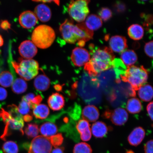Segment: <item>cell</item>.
<instances>
[{
    "instance_id": "6da1fadb",
    "label": "cell",
    "mask_w": 153,
    "mask_h": 153,
    "mask_svg": "<svg viewBox=\"0 0 153 153\" xmlns=\"http://www.w3.org/2000/svg\"><path fill=\"white\" fill-rule=\"evenodd\" d=\"M91 53L89 62L85 66L90 75L97 76L114 65V55L110 48H99L91 51Z\"/></svg>"
},
{
    "instance_id": "7a4b0ae2",
    "label": "cell",
    "mask_w": 153,
    "mask_h": 153,
    "mask_svg": "<svg viewBox=\"0 0 153 153\" xmlns=\"http://www.w3.org/2000/svg\"><path fill=\"white\" fill-rule=\"evenodd\" d=\"M60 31L63 39L67 43L74 44L82 47L92 38L93 32L86 27L84 23L74 25L71 21L66 20L61 25Z\"/></svg>"
},
{
    "instance_id": "3957f363",
    "label": "cell",
    "mask_w": 153,
    "mask_h": 153,
    "mask_svg": "<svg viewBox=\"0 0 153 153\" xmlns=\"http://www.w3.org/2000/svg\"><path fill=\"white\" fill-rule=\"evenodd\" d=\"M55 37V32L52 28L47 25H42L34 29L31 39L36 47L45 49L52 45Z\"/></svg>"
},
{
    "instance_id": "277c9868",
    "label": "cell",
    "mask_w": 153,
    "mask_h": 153,
    "mask_svg": "<svg viewBox=\"0 0 153 153\" xmlns=\"http://www.w3.org/2000/svg\"><path fill=\"white\" fill-rule=\"evenodd\" d=\"M122 77V80L129 83L133 89L137 90L146 83L148 79V72L143 66L133 65L128 67Z\"/></svg>"
},
{
    "instance_id": "5b68a950",
    "label": "cell",
    "mask_w": 153,
    "mask_h": 153,
    "mask_svg": "<svg viewBox=\"0 0 153 153\" xmlns=\"http://www.w3.org/2000/svg\"><path fill=\"white\" fill-rule=\"evenodd\" d=\"M0 117L2 120L5 126L3 134L1 137V138L3 140H6L7 137L10 134L11 131L13 130L19 131L22 135H24L23 128L24 126V122L22 115H13L3 108H1L0 111Z\"/></svg>"
},
{
    "instance_id": "8992f818",
    "label": "cell",
    "mask_w": 153,
    "mask_h": 153,
    "mask_svg": "<svg viewBox=\"0 0 153 153\" xmlns=\"http://www.w3.org/2000/svg\"><path fill=\"white\" fill-rule=\"evenodd\" d=\"M11 63L17 73L26 81L33 79L39 72V64L33 59H22L19 62H13Z\"/></svg>"
},
{
    "instance_id": "52a82bcc",
    "label": "cell",
    "mask_w": 153,
    "mask_h": 153,
    "mask_svg": "<svg viewBox=\"0 0 153 153\" xmlns=\"http://www.w3.org/2000/svg\"><path fill=\"white\" fill-rule=\"evenodd\" d=\"M90 1L86 0L72 1L68 7L70 16L76 22H83L89 13L88 4Z\"/></svg>"
},
{
    "instance_id": "ba28073f",
    "label": "cell",
    "mask_w": 153,
    "mask_h": 153,
    "mask_svg": "<svg viewBox=\"0 0 153 153\" xmlns=\"http://www.w3.org/2000/svg\"><path fill=\"white\" fill-rule=\"evenodd\" d=\"M52 149L49 137L38 136L32 140L28 153H51Z\"/></svg>"
},
{
    "instance_id": "9c48e42d",
    "label": "cell",
    "mask_w": 153,
    "mask_h": 153,
    "mask_svg": "<svg viewBox=\"0 0 153 153\" xmlns=\"http://www.w3.org/2000/svg\"><path fill=\"white\" fill-rule=\"evenodd\" d=\"M91 56L90 54L86 49L76 47L72 51L71 59L74 65L81 67L85 66L89 62Z\"/></svg>"
},
{
    "instance_id": "30bf717a",
    "label": "cell",
    "mask_w": 153,
    "mask_h": 153,
    "mask_svg": "<svg viewBox=\"0 0 153 153\" xmlns=\"http://www.w3.org/2000/svg\"><path fill=\"white\" fill-rule=\"evenodd\" d=\"M19 51L22 57L30 59L37 54L38 50L33 42L30 40H26L21 43L19 47Z\"/></svg>"
},
{
    "instance_id": "8fae6325",
    "label": "cell",
    "mask_w": 153,
    "mask_h": 153,
    "mask_svg": "<svg viewBox=\"0 0 153 153\" xmlns=\"http://www.w3.org/2000/svg\"><path fill=\"white\" fill-rule=\"evenodd\" d=\"M19 22L24 28L30 29L35 26L38 22V19L32 11L27 10L21 13L19 17Z\"/></svg>"
},
{
    "instance_id": "7c38bea8",
    "label": "cell",
    "mask_w": 153,
    "mask_h": 153,
    "mask_svg": "<svg viewBox=\"0 0 153 153\" xmlns=\"http://www.w3.org/2000/svg\"><path fill=\"white\" fill-rule=\"evenodd\" d=\"M110 49L116 53L123 52L127 48V41L123 36H112L109 41Z\"/></svg>"
},
{
    "instance_id": "4fadbf2b",
    "label": "cell",
    "mask_w": 153,
    "mask_h": 153,
    "mask_svg": "<svg viewBox=\"0 0 153 153\" xmlns=\"http://www.w3.org/2000/svg\"><path fill=\"white\" fill-rule=\"evenodd\" d=\"M128 114L125 109L122 108H118L114 110L111 116L112 123L115 125L122 126L127 122Z\"/></svg>"
},
{
    "instance_id": "5bb4252c",
    "label": "cell",
    "mask_w": 153,
    "mask_h": 153,
    "mask_svg": "<svg viewBox=\"0 0 153 153\" xmlns=\"http://www.w3.org/2000/svg\"><path fill=\"white\" fill-rule=\"evenodd\" d=\"M34 13L38 19L43 22H48L51 18V12L50 8L44 4L37 5L34 9Z\"/></svg>"
},
{
    "instance_id": "9a60e30c",
    "label": "cell",
    "mask_w": 153,
    "mask_h": 153,
    "mask_svg": "<svg viewBox=\"0 0 153 153\" xmlns=\"http://www.w3.org/2000/svg\"><path fill=\"white\" fill-rule=\"evenodd\" d=\"M48 103L51 110L55 111H59L62 109L64 106V97L58 93H53L49 97Z\"/></svg>"
},
{
    "instance_id": "2e32d148",
    "label": "cell",
    "mask_w": 153,
    "mask_h": 153,
    "mask_svg": "<svg viewBox=\"0 0 153 153\" xmlns=\"http://www.w3.org/2000/svg\"><path fill=\"white\" fill-rule=\"evenodd\" d=\"M145 135V130L142 128H136L128 137V141L130 145L133 146H137L143 141Z\"/></svg>"
},
{
    "instance_id": "e0dca14e",
    "label": "cell",
    "mask_w": 153,
    "mask_h": 153,
    "mask_svg": "<svg viewBox=\"0 0 153 153\" xmlns=\"http://www.w3.org/2000/svg\"><path fill=\"white\" fill-rule=\"evenodd\" d=\"M99 115L98 109L93 105H87L82 111V117L88 122H95L98 119Z\"/></svg>"
},
{
    "instance_id": "ac0fdd59",
    "label": "cell",
    "mask_w": 153,
    "mask_h": 153,
    "mask_svg": "<svg viewBox=\"0 0 153 153\" xmlns=\"http://www.w3.org/2000/svg\"><path fill=\"white\" fill-rule=\"evenodd\" d=\"M91 129L92 134L97 138L104 137L108 132V128L106 124L101 121L94 122Z\"/></svg>"
},
{
    "instance_id": "d6986e66",
    "label": "cell",
    "mask_w": 153,
    "mask_h": 153,
    "mask_svg": "<svg viewBox=\"0 0 153 153\" xmlns=\"http://www.w3.org/2000/svg\"><path fill=\"white\" fill-rule=\"evenodd\" d=\"M85 24L88 29L93 32L98 30L102 26V21L97 15L91 14L86 19Z\"/></svg>"
},
{
    "instance_id": "ffe728a7",
    "label": "cell",
    "mask_w": 153,
    "mask_h": 153,
    "mask_svg": "<svg viewBox=\"0 0 153 153\" xmlns=\"http://www.w3.org/2000/svg\"><path fill=\"white\" fill-rule=\"evenodd\" d=\"M50 80L45 74H40L36 77L34 82V87L38 91H45L50 85Z\"/></svg>"
},
{
    "instance_id": "44dd1931",
    "label": "cell",
    "mask_w": 153,
    "mask_h": 153,
    "mask_svg": "<svg viewBox=\"0 0 153 153\" xmlns=\"http://www.w3.org/2000/svg\"><path fill=\"white\" fill-rule=\"evenodd\" d=\"M128 33L131 39L137 41L142 39L144 35V30L140 25L133 24L128 28Z\"/></svg>"
},
{
    "instance_id": "7402d4cb",
    "label": "cell",
    "mask_w": 153,
    "mask_h": 153,
    "mask_svg": "<svg viewBox=\"0 0 153 153\" xmlns=\"http://www.w3.org/2000/svg\"><path fill=\"white\" fill-rule=\"evenodd\" d=\"M139 98L143 101L149 102L152 100L153 91L152 87L149 85H144L137 89Z\"/></svg>"
},
{
    "instance_id": "603a6c76",
    "label": "cell",
    "mask_w": 153,
    "mask_h": 153,
    "mask_svg": "<svg viewBox=\"0 0 153 153\" xmlns=\"http://www.w3.org/2000/svg\"><path fill=\"white\" fill-rule=\"evenodd\" d=\"M120 58L124 64L128 67L133 65L137 60L136 53L131 50L124 51L122 52Z\"/></svg>"
},
{
    "instance_id": "cb8c5ba5",
    "label": "cell",
    "mask_w": 153,
    "mask_h": 153,
    "mask_svg": "<svg viewBox=\"0 0 153 153\" xmlns=\"http://www.w3.org/2000/svg\"><path fill=\"white\" fill-rule=\"evenodd\" d=\"M40 131L43 136L49 137L55 135L57 132V128L54 123L47 122L41 126Z\"/></svg>"
},
{
    "instance_id": "d4e9b609",
    "label": "cell",
    "mask_w": 153,
    "mask_h": 153,
    "mask_svg": "<svg viewBox=\"0 0 153 153\" xmlns=\"http://www.w3.org/2000/svg\"><path fill=\"white\" fill-rule=\"evenodd\" d=\"M142 106L140 101L137 98H132L128 100L127 105V110L130 113H139L142 110Z\"/></svg>"
},
{
    "instance_id": "484cf974",
    "label": "cell",
    "mask_w": 153,
    "mask_h": 153,
    "mask_svg": "<svg viewBox=\"0 0 153 153\" xmlns=\"http://www.w3.org/2000/svg\"><path fill=\"white\" fill-rule=\"evenodd\" d=\"M50 111L48 107L45 104H39L33 108V114L38 119H45L48 116Z\"/></svg>"
},
{
    "instance_id": "4316f807",
    "label": "cell",
    "mask_w": 153,
    "mask_h": 153,
    "mask_svg": "<svg viewBox=\"0 0 153 153\" xmlns=\"http://www.w3.org/2000/svg\"><path fill=\"white\" fill-rule=\"evenodd\" d=\"M12 85V91L16 94H21L25 92L27 88V83L22 78H17L13 82Z\"/></svg>"
},
{
    "instance_id": "83f0119b",
    "label": "cell",
    "mask_w": 153,
    "mask_h": 153,
    "mask_svg": "<svg viewBox=\"0 0 153 153\" xmlns=\"http://www.w3.org/2000/svg\"><path fill=\"white\" fill-rule=\"evenodd\" d=\"M24 100L28 103L30 108L33 109L36 105H39L43 100L41 96L38 95L36 96L33 93H29L22 97Z\"/></svg>"
},
{
    "instance_id": "f1b7e54d",
    "label": "cell",
    "mask_w": 153,
    "mask_h": 153,
    "mask_svg": "<svg viewBox=\"0 0 153 153\" xmlns=\"http://www.w3.org/2000/svg\"><path fill=\"white\" fill-rule=\"evenodd\" d=\"M14 76L10 72L4 71L0 74V85L4 87H9L14 82Z\"/></svg>"
},
{
    "instance_id": "f546056e",
    "label": "cell",
    "mask_w": 153,
    "mask_h": 153,
    "mask_svg": "<svg viewBox=\"0 0 153 153\" xmlns=\"http://www.w3.org/2000/svg\"><path fill=\"white\" fill-rule=\"evenodd\" d=\"M2 148L4 153H18L19 152L18 145L12 141H7L4 143Z\"/></svg>"
},
{
    "instance_id": "4dcf8cb0",
    "label": "cell",
    "mask_w": 153,
    "mask_h": 153,
    "mask_svg": "<svg viewBox=\"0 0 153 153\" xmlns=\"http://www.w3.org/2000/svg\"><path fill=\"white\" fill-rule=\"evenodd\" d=\"M39 131L38 125L33 123L28 124L25 129V133L29 138L37 137L39 134Z\"/></svg>"
},
{
    "instance_id": "1f68e13d",
    "label": "cell",
    "mask_w": 153,
    "mask_h": 153,
    "mask_svg": "<svg viewBox=\"0 0 153 153\" xmlns=\"http://www.w3.org/2000/svg\"><path fill=\"white\" fill-rule=\"evenodd\" d=\"M73 153H92V150L87 143H80L74 146Z\"/></svg>"
},
{
    "instance_id": "d6a6232c",
    "label": "cell",
    "mask_w": 153,
    "mask_h": 153,
    "mask_svg": "<svg viewBox=\"0 0 153 153\" xmlns=\"http://www.w3.org/2000/svg\"><path fill=\"white\" fill-rule=\"evenodd\" d=\"M76 129L80 135L91 131L89 122L83 119L80 120L76 123Z\"/></svg>"
},
{
    "instance_id": "836d02e7",
    "label": "cell",
    "mask_w": 153,
    "mask_h": 153,
    "mask_svg": "<svg viewBox=\"0 0 153 153\" xmlns=\"http://www.w3.org/2000/svg\"><path fill=\"white\" fill-rule=\"evenodd\" d=\"M49 138L51 145L55 148H57L62 145L64 140L62 134L60 133L49 137Z\"/></svg>"
},
{
    "instance_id": "e575fe53",
    "label": "cell",
    "mask_w": 153,
    "mask_h": 153,
    "mask_svg": "<svg viewBox=\"0 0 153 153\" xmlns=\"http://www.w3.org/2000/svg\"><path fill=\"white\" fill-rule=\"evenodd\" d=\"M30 107L28 103L22 98V101L19 104L18 108L19 113L21 115H26L28 114L30 111Z\"/></svg>"
},
{
    "instance_id": "d590c367",
    "label": "cell",
    "mask_w": 153,
    "mask_h": 153,
    "mask_svg": "<svg viewBox=\"0 0 153 153\" xmlns=\"http://www.w3.org/2000/svg\"><path fill=\"white\" fill-rule=\"evenodd\" d=\"M99 15L101 20L106 22L112 17V13L109 9L104 7L99 11Z\"/></svg>"
},
{
    "instance_id": "8d00e7d4",
    "label": "cell",
    "mask_w": 153,
    "mask_h": 153,
    "mask_svg": "<svg viewBox=\"0 0 153 153\" xmlns=\"http://www.w3.org/2000/svg\"><path fill=\"white\" fill-rule=\"evenodd\" d=\"M144 50L145 53L149 57H153V42H149L145 44Z\"/></svg>"
},
{
    "instance_id": "74e56055",
    "label": "cell",
    "mask_w": 153,
    "mask_h": 153,
    "mask_svg": "<svg viewBox=\"0 0 153 153\" xmlns=\"http://www.w3.org/2000/svg\"><path fill=\"white\" fill-rule=\"evenodd\" d=\"M153 140H149L145 144L144 147L145 153H153Z\"/></svg>"
},
{
    "instance_id": "f35d334b",
    "label": "cell",
    "mask_w": 153,
    "mask_h": 153,
    "mask_svg": "<svg viewBox=\"0 0 153 153\" xmlns=\"http://www.w3.org/2000/svg\"><path fill=\"white\" fill-rule=\"evenodd\" d=\"M11 26V24L7 20L1 21L0 23V28L5 30L10 29Z\"/></svg>"
},
{
    "instance_id": "ab89813d",
    "label": "cell",
    "mask_w": 153,
    "mask_h": 153,
    "mask_svg": "<svg viewBox=\"0 0 153 153\" xmlns=\"http://www.w3.org/2000/svg\"><path fill=\"white\" fill-rule=\"evenodd\" d=\"M153 102L149 103L147 107V110L149 116L152 120H153Z\"/></svg>"
},
{
    "instance_id": "60d3db41",
    "label": "cell",
    "mask_w": 153,
    "mask_h": 153,
    "mask_svg": "<svg viewBox=\"0 0 153 153\" xmlns=\"http://www.w3.org/2000/svg\"><path fill=\"white\" fill-rule=\"evenodd\" d=\"M7 92L3 88L0 87V100H5L7 97Z\"/></svg>"
},
{
    "instance_id": "b9f144b4",
    "label": "cell",
    "mask_w": 153,
    "mask_h": 153,
    "mask_svg": "<svg viewBox=\"0 0 153 153\" xmlns=\"http://www.w3.org/2000/svg\"><path fill=\"white\" fill-rule=\"evenodd\" d=\"M64 148L63 147L61 148H55L52 151L51 153H64Z\"/></svg>"
},
{
    "instance_id": "7bdbcfd3",
    "label": "cell",
    "mask_w": 153,
    "mask_h": 153,
    "mask_svg": "<svg viewBox=\"0 0 153 153\" xmlns=\"http://www.w3.org/2000/svg\"><path fill=\"white\" fill-rule=\"evenodd\" d=\"M23 119L25 122H30L33 119V117L31 115L27 114L24 116V117H23Z\"/></svg>"
},
{
    "instance_id": "ee69618b",
    "label": "cell",
    "mask_w": 153,
    "mask_h": 153,
    "mask_svg": "<svg viewBox=\"0 0 153 153\" xmlns=\"http://www.w3.org/2000/svg\"><path fill=\"white\" fill-rule=\"evenodd\" d=\"M34 1L36 2H42L43 3H51L52 2H53L56 4L59 5H60V1Z\"/></svg>"
},
{
    "instance_id": "f6af8a7d",
    "label": "cell",
    "mask_w": 153,
    "mask_h": 153,
    "mask_svg": "<svg viewBox=\"0 0 153 153\" xmlns=\"http://www.w3.org/2000/svg\"><path fill=\"white\" fill-rule=\"evenodd\" d=\"M55 89L57 91H60L62 90V87L60 85H56L54 86Z\"/></svg>"
},
{
    "instance_id": "bcb514c9",
    "label": "cell",
    "mask_w": 153,
    "mask_h": 153,
    "mask_svg": "<svg viewBox=\"0 0 153 153\" xmlns=\"http://www.w3.org/2000/svg\"><path fill=\"white\" fill-rule=\"evenodd\" d=\"M4 42L2 36H1V34H0V47L2 46L3 45Z\"/></svg>"
},
{
    "instance_id": "7dc6e473",
    "label": "cell",
    "mask_w": 153,
    "mask_h": 153,
    "mask_svg": "<svg viewBox=\"0 0 153 153\" xmlns=\"http://www.w3.org/2000/svg\"><path fill=\"white\" fill-rule=\"evenodd\" d=\"M1 104H0V108H1Z\"/></svg>"
}]
</instances>
